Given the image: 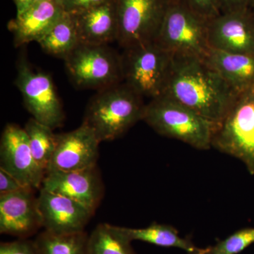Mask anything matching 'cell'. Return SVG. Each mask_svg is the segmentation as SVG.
I'll return each instance as SVG.
<instances>
[{
    "label": "cell",
    "mask_w": 254,
    "mask_h": 254,
    "mask_svg": "<svg viewBox=\"0 0 254 254\" xmlns=\"http://www.w3.org/2000/svg\"><path fill=\"white\" fill-rule=\"evenodd\" d=\"M0 169L12 175L25 188L41 189L46 172L32 154L24 128L8 124L0 141Z\"/></svg>",
    "instance_id": "cell-10"
},
{
    "label": "cell",
    "mask_w": 254,
    "mask_h": 254,
    "mask_svg": "<svg viewBox=\"0 0 254 254\" xmlns=\"http://www.w3.org/2000/svg\"><path fill=\"white\" fill-rule=\"evenodd\" d=\"M116 228L119 233L131 243L133 241H141L158 247L180 249L188 254H199L201 250L188 239L180 236L176 229L170 225L153 223L144 228L119 226Z\"/></svg>",
    "instance_id": "cell-19"
},
{
    "label": "cell",
    "mask_w": 254,
    "mask_h": 254,
    "mask_svg": "<svg viewBox=\"0 0 254 254\" xmlns=\"http://www.w3.org/2000/svg\"><path fill=\"white\" fill-rule=\"evenodd\" d=\"M187 6L202 17L210 20L220 14L219 0H183Z\"/></svg>",
    "instance_id": "cell-25"
},
{
    "label": "cell",
    "mask_w": 254,
    "mask_h": 254,
    "mask_svg": "<svg viewBox=\"0 0 254 254\" xmlns=\"http://www.w3.org/2000/svg\"><path fill=\"white\" fill-rule=\"evenodd\" d=\"M254 244V227L234 232L215 245L201 249L199 254H238Z\"/></svg>",
    "instance_id": "cell-24"
},
{
    "label": "cell",
    "mask_w": 254,
    "mask_h": 254,
    "mask_svg": "<svg viewBox=\"0 0 254 254\" xmlns=\"http://www.w3.org/2000/svg\"><path fill=\"white\" fill-rule=\"evenodd\" d=\"M100 143L93 130L83 123L73 131L57 134L56 148L47 171H81L95 168Z\"/></svg>",
    "instance_id": "cell-11"
},
{
    "label": "cell",
    "mask_w": 254,
    "mask_h": 254,
    "mask_svg": "<svg viewBox=\"0 0 254 254\" xmlns=\"http://www.w3.org/2000/svg\"><path fill=\"white\" fill-rule=\"evenodd\" d=\"M0 254H39L34 241L19 239L14 242H1Z\"/></svg>",
    "instance_id": "cell-26"
},
{
    "label": "cell",
    "mask_w": 254,
    "mask_h": 254,
    "mask_svg": "<svg viewBox=\"0 0 254 254\" xmlns=\"http://www.w3.org/2000/svg\"><path fill=\"white\" fill-rule=\"evenodd\" d=\"M25 188L12 175L0 169V195L13 193Z\"/></svg>",
    "instance_id": "cell-29"
},
{
    "label": "cell",
    "mask_w": 254,
    "mask_h": 254,
    "mask_svg": "<svg viewBox=\"0 0 254 254\" xmlns=\"http://www.w3.org/2000/svg\"><path fill=\"white\" fill-rule=\"evenodd\" d=\"M208 41L212 49L254 55V10L221 13L209 20Z\"/></svg>",
    "instance_id": "cell-12"
},
{
    "label": "cell",
    "mask_w": 254,
    "mask_h": 254,
    "mask_svg": "<svg viewBox=\"0 0 254 254\" xmlns=\"http://www.w3.org/2000/svg\"><path fill=\"white\" fill-rule=\"evenodd\" d=\"M239 95L254 87V55L237 54L210 48L204 58Z\"/></svg>",
    "instance_id": "cell-18"
},
{
    "label": "cell",
    "mask_w": 254,
    "mask_h": 254,
    "mask_svg": "<svg viewBox=\"0 0 254 254\" xmlns=\"http://www.w3.org/2000/svg\"><path fill=\"white\" fill-rule=\"evenodd\" d=\"M170 0H116L119 45L132 48L155 42Z\"/></svg>",
    "instance_id": "cell-9"
},
{
    "label": "cell",
    "mask_w": 254,
    "mask_h": 254,
    "mask_svg": "<svg viewBox=\"0 0 254 254\" xmlns=\"http://www.w3.org/2000/svg\"><path fill=\"white\" fill-rule=\"evenodd\" d=\"M41 189L76 200L93 213L103 192L95 168L81 171H47Z\"/></svg>",
    "instance_id": "cell-15"
},
{
    "label": "cell",
    "mask_w": 254,
    "mask_h": 254,
    "mask_svg": "<svg viewBox=\"0 0 254 254\" xmlns=\"http://www.w3.org/2000/svg\"><path fill=\"white\" fill-rule=\"evenodd\" d=\"M37 208L41 227L52 233L84 232L93 212L76 200L41 189Z\"/></svg>",
    "instance_id": "cell-13"
},
{
    "label": "cell",
    "mask_w": 254,
    "mask_h": 254,
    "mask_svg": "<svg viewBox=\"0 0 254 254\" xmlns=\"http://www.w3.org/2000/svg\"><path fill=\"white\" fill-rule=\"evenodd\" d=\"M38 43L47 54L64 60L80 44L73 15L64 11Z\"/></svg>",
    "instance_id": "cell-20"
},
{
    "label": "cell",
    "mask_w": 254,
    "mask_h": 254,
    "mask_svg": "<svg viewBox=\"0 0 254 254\" xmlns=\"http://www.w3.org/2000/svg\"><path fill=\"white\" fill-rule=\"evenodd\" d=\"M163 94L218 125L240 96L203 58L174 55Z\"/></svg>",
    "instance_id": "cell-1"
},
{
    "label": "cell",
    "mask_w": 254,
    "mask_h": 254,
    "mask_svg": "<svg viewBox=\"0 0 254 254\" xmlns=\"http://www.w3.org/2000/svg\"><path fill=\"white\" fill-rule=\"evenodd\" d=\"M88 240L85 232L59 235L44 230L34 242L39 254H88Z\"/></svg>",
    "instance_id": "cell-21"
},
{
    "label": "cell",
    "mask_w": 254,
    "mask_h": 254,
    "mask_svg": "<svg viewBox=\"0 0 254 254\" xmlns=\"http://www.w3.org/2000/svg\"><path fill=\"white\" fill-rule=\"evenodd\" d=\"M220 14L254 10V0H219Z\"/></svg>",
    "instance_id": "cell-28"
},
{
    "label": "cell",
    "mask_w": 254,
    "mask_h": 254,
    "mask_svg": "<svg viewBox=\"0 0 254 254\" xmlns=\"http://www.w3.org/2000/svg\"><path fill=\"white\" fill-rule=\"evenodd\" d=\"M143 98L125 82L99 90L87 105L82 123L100 142L113 141L143 120Z\"/></svg>",
    "instance_id": "cell-2"
},
{
    "label": "cell",
    "mask_w": 254,
    "mask_h": 254,
    "mask_svg": "<svg viewBox=\"0 0 254 254\" xmlns=\"http://www.w3.org/2000/svg\"><path fill=\"white\" fill-rule=\"evenodd\" d=\"M15 85L33 118L53 130L63 126L65 115L50 75L35 71L22 58L18 63Z\"/></svg>",
    "instance_id": "cell-8"
},
{
    "label": "cell",
    "mask_w": 254,
    "mask_h": 254,
    "mask_svg": "<svg viewBox=\"0 0 254 254\" xmlns=\"http://www.w3.org/2000/svg\"><path fill=\"white\" fill-rule=\"evenodd\" d=\"M173 57L155 42L124 49L123 81L143 98L160 96L166 88Z\"/></svg>",
    "instance_id": "cell-5"
},
{
    "label": "cell",
    "mask_w": 254,
    "mask_h": 254,
    "mask_svg": "<svg viewBox=\"0 0 254 254\" xmlns=\"http://www.w3.org/2000/svg\"><path fill=\"white\" fill-rule=\"evenodd\" d=\"M64 60L68 77L77 88L99 91L123 82L121 55L108 46L80 43Z\"/></svg>",
    "instance_id": "cell-7"
},
{
    "label": "cell",
    "mask_w": 254,
    "mask_h": 254,
    "mask_svg": "<svg viewBox=\"0 0 254 254\" xmlns=\"http://www.w3.org/2000/svg\"><path fill=\"white\" fill-rule=\"evenodd\" d=\"M64 12L59 0H43L21 14L16 15L8 24L14 36L16 47L31 42L38 43Z\"/></svg>",
    "instance_id": "cell-17"
},
{
    "label": "cell",
    "mask_w": 254,
    "mask_h": 254,
    "mask_svg": "<svg viewBox=\"0 0 254 254\" xmlns=\"http://www.w3.org/2000/svg\"></svg>",
    "instance_id": "cell-31"
},
{
    "label": "cell",
    "mask_w": 254,
    "mask_h": 254,
    "mask_svg": "<svg viewBox=\"0 0 254 254\" xmlns=\"http://www.w3.org/2000/svg\"><path fill=\"white\" fill-rule=\"evenodd\" d=\"M72 15L81 44L108 46L114 41H118L116 0H107Z\"/></svg>",
    "instance_id": "cell-16"
},
{
    "label": "cell",
    "mask_w": 254,
    "mask_h": 254,
    "mask_svg": "<svg viewBox=\"0 0 254 254\" xmlns=\"http://www.w3.org/2000/svg\"><path fill=\"white\" fill-rule=\"evenodd\" d=\"M212 148L238 159L254 175V90L242 93L216 125Z\"/></svg>",
    "instance_id": "cell-6"
},
{
    "label": "cell",
    "mask_w": 254,
    "mask_h": 254,
    "mask_svg": "<svg viewBox=\"0 0 254 254\" xmlns=\"http://www.w3.org/2000/svg\"><path fill=\"white\" fill-rule=\"evenodd\" d=\"M107 0H59L64 11L69 14H76L104 2Z\"/></svg>",
    "instance_id": "cell-27"
},
{
    "label": "cell",
    "mask_w": 254,
    "mask_h": 254,
    "mask_svg": "<svg viewBox=\"0 0 254 254\" xmlns=\"http://www.w3.org/2000/svg\"><path fill=\"white\" fill-rule=\"evenodd\" d=\"M33 190L0 195V233L26 239L42 227Z\"/></svg>",
    "instance_id": "cell-14"
},
{
    "label": "cell",
    "mask_w": 254,
    "mask_h": 254,
    "mask_svg": "<svg viewBox=\"0 0 254 254\" xmlns=\"http://www.w3.org/2000/svg\"><path fill=\"white\" fill-rule=\"evenodd\" d=\"M24 129L33 158L46 172L56 148L57 134L53 128L33 118L26 123Z\"/></svg>",
    "instance_id": "cell-22"
},
{
    "label": "cell",
    "mask_w": 254,
    "mask_h": 254,
    "mask_svg": "<svg viewBox=\"0 0 254 254\" xmlns=\"http://www.w3.org/2000/svg\"><path fill=\"white\" fill-rule=\"evenodd\" d=\"M41 1L43 0H13L16 6V15L21 14L26 9Z\"/></svg>",
    "instance_id": "cell-30"
},
{
    "label": "cell",
    "mask_w": 254,
    "mask_h": 254,
    "mask_svg": "<svg viewBox=\"0 0 254 254\" xmlns=\"http://www.w3.org/2000/svg\"><path fill=\"white\" fill-rule=\"evenodd\" d=\"M208 22L183 0H170L155 43L173 55L204 59L210 50Z\"/></svg>",
    "instance_id": "cell-4"
},
{
    "label": "cell",
    "mask_w": 254,
    "mask_h": 254,
    "mask_svg": "<svg viewBox=\"0 0 254 254\" xmlns=\"http://www.w3.org/2000/svg\"><path fill=\"white\" fill-rule=\"evenodd\" d=\"M143 120L161 136L187 143L195 149L212 148L216 125L165 94L145 104Z\"/></svg>",
    "instance_id": "cell-3"
},
{
    "label": "cell",
    "mask_w": 254,
    "mask_h": 254,
    "mask_svg": "<svg viewBox=\"0 0 254 254\" xmlns=\"http://www.w3.org/2000/svg\"><path fill=\"white\" fill-rule=\"evenodd\" d=\"M88 254H135L131 242L110 224H100L88 235Z\"/></svg>",
    "instance_id": "cell-23"
}]
</instances>
